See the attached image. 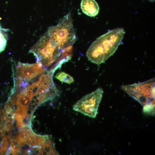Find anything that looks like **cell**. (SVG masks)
I'll list each match as a JSON object with an SVG mask.
<instances>
[{
  "instance_id": "1",
  "label": "cell",
  "mask_w": 155,
  "mask_h": 155,
  "mask_svg": "<svg viewBox=\"0 0 155 155\" xmlns=\"http://www.w3.org/2000/svg\"><path fill=\"white\" fill-rule=\"evenodd\" d=\"M14 106V117L16 123L30 127L32 114L35 109L44 102L52 99L58 94L53 77L48 75H40L28 82L24 87L18 88Z\"/></svg>"
},
{
  "instance_id": "2",
  "label": "cell",
  "mask_w": 155,
  "mask_h": 155,
  "mask_svg": "<svg viewBox=\"0 0 155 155\" xmlns=\"http://www.w3.org/2000/svg\"><path fill=\"white\" fill-rule=\"evenodd\" d=\"M125 33L122 28H117L108 31L97 38L87 51L88 59L98 65L105 62L121 43Z\"/></svg>"
},
{
  "instance_id": "3",
  "label": "cell",
  "mask_w": 155,
  "mask_h": 155,
  "mask_svg": "<svg viewBox=\"0 0 155 155\" xmlns=\"http://www.w3.org/2000/svg\"><path fill=\"white\" fill-rule=\"evenodd\" d=\"M62 50L46 32L32 47L30 52L47 69L62 55Z\"/></svg>"
},
{
  "instance_id": "4",
  "label": "cell",
  "mask_w": 155,
  "mask_h": 155,
  "mask_svg": "<svg viewBox=\"0 0 155 155\" xmlns=\"http://www.w3.org/2000/svg\"><path fill=\"white\" fill-rule=\"evenodd\" d=\"M46 33L62 50L72 46L77 37L71 13L65 16L57 25L50 27Z\"/></svg>"
},
{
  "instance_id": "5",
  "label": "cell",
  "mask_w": 155,
  "mask_h": 155,
  "mask_svg": "<svg viewBox=\"0 0 155 155\" xmlns=\"http://www.w3.org/2000/svg\"><path fill=\"white\" fill-rule=\"evenodd\" d=\"M155 78L144 82L123 85L121 89L143 107L155 103Z\"/></svg>"
},
{
  "instance_id": "6",
  "label": "cell",
  "mask_w": 155,
  "mask_h": 155,
  "mask_svg": "<svg viewBox=\"0 0 155 155\" xmlns=\"http://www.w3.org/2000/svg\"><path fill=\"white\" fill-rule=\"evenodd\" d=\"M103 91L101 88L83 97L73 106V110L84 115L95 118L98 114Z\"/></svg>"
},
{
  "instance_id": "7",
  "label": "cell",
  "mask_w": 155,
  "mask_h": 155,
  "mask_svg": "<svg viewBox=\"0 0 155 155\" xmlns=\"http://www.w3.org/2000/svg\"><path fill=\"white\" fill-rule=\"evenodd\" d=\"M46 69L39 62L33 64L19 62L16 69L15 78L26 82L31 81L44 73Z\"/></svg>"
},
{
  "instance_id": "8",
  "label": "cell",
  "mask_w": 155,
  "mask_h": 155,
  "mask_svg": "<svg viewBox=\"0 0 155 155\" xmlns=\"http://www.w3.org/2000/svg\"><path fill=\"white\" fill-rule=\"evenodd\" d=\"M54 143L48 139L43 143L32 147L30 150V154L58 155Z\"/></svg>"
},
{
  "instance_id": "9",
  "label": "cell",
  "mask_w": 155,
  "mask_h": 155,
  "mask_svg": "<svg viewBox=\"0 0 155 155\" xmlns=\"http://www.w3.org/2000/svg\"><path fill=\"white\" fill-rule=\"evenodd\" d=\"M81 8L82 12L90 17H94L98 13L99 7L95 0H82Z\"/></svg>"
},
{
  "instance_id": "10",
  "label": "cell",
  "mask_w": 155,
  "mask_h": 155,
  "mask_svg": "<svg viewBox=\"0 0 155 155\" xmlns=\"http://www.w3.org/2000/svg\"><path fill=\"white\" fill-rule=\"evenodd\" d=\"M55 78L62 82L69 84L73 83L74 81L71 76L64 72L58 73L55 76Z\"/></svg>"
},
{
  "instance_id": "11",
  "label": "cell",
  "mask_w": 155,
  "mask_h": 155,
  "mask_svg": "<svg viewBox=\"0 0 155 155\" xmlns=\"http://www.w3.org/2000/svg\"><path fill=\"white\" fill-rule=\"evenodd\" d=\"M143 112L145 114L154 115L155 113V103H151L144 106Z\"/></svg>"
},
{
  "instance_id": "12",
  "label": "cell",
  "mask_w": 155,
  "mask_h": 155,
  "mask_svg": "<svg viewBox=\"0 0 155 155\" xmlns=\"http://www.w3.org/2000/svg\"><path fill=\"white\" fill-rule=\"evenodd\" d=\"M7 43L6 36L3 32V29L0 26V53L5 49Z\"/></svg>"
}]
</instances>
